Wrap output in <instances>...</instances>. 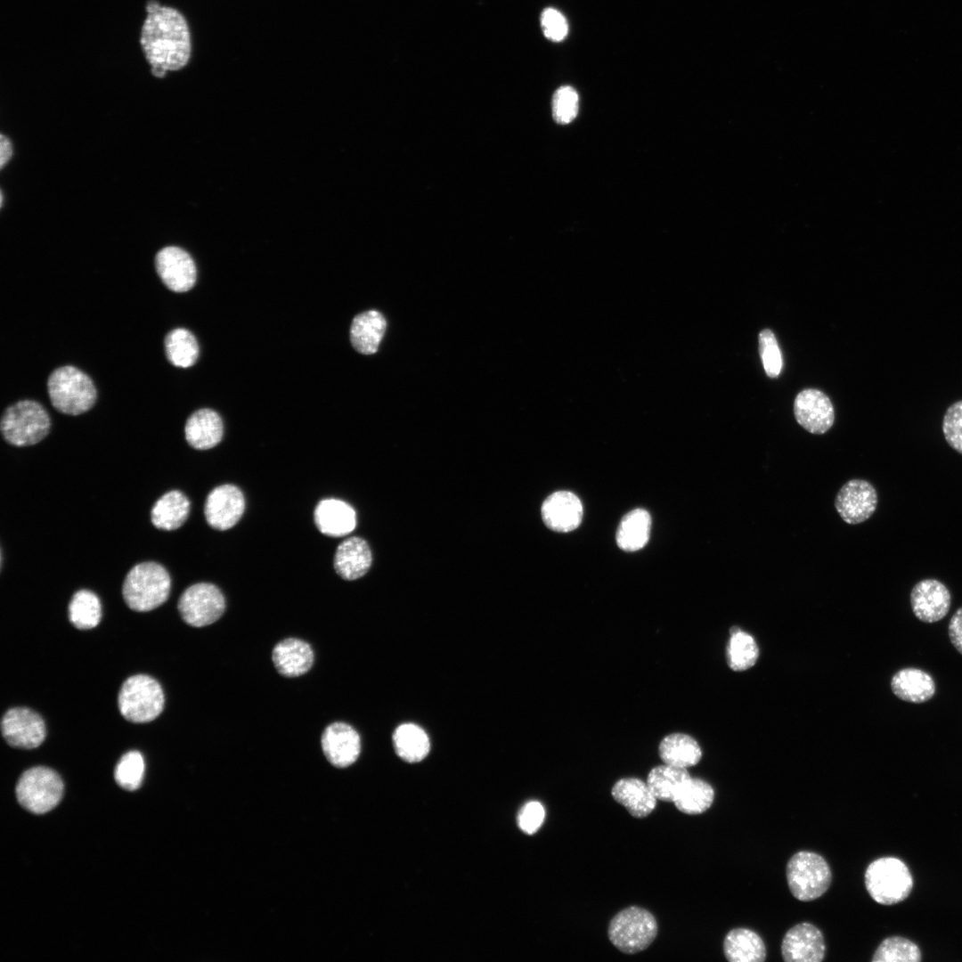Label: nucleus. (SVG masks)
Masks as SVG:
<instances>
[{
    "mask_svg": "<svg viewBox=\"0 0 962 962\" xmlns=\"http://www.w3.org/2000/svg\"><path fill=\"white\" fill-rule=\"evenodd\" d=\"M140 43L151 68L166 71L184 67L191 55L189 28L175 9L160 6L147 18L142 28Z\"/></svg>",
    "mask_w": 962,
    "mask_h": 962,
    "instance_id": "f257e3e1",
    "label": "nucleus"
},
{
    "mask_svg": "<svg viewBox=\"0 0 962 962\" xmlns=\"http://www.w3.org/2000/svg\"><path fill=\"white\" fill-rule=\"evenodd\" d=\"M171 578L166 568L156 562H143L133 567L126 575L122 594L126 604L137 612L151 611L168 598Z\"/></svg>",
    "mask_w": 962,
    "mask_h": 962,
    "instance_id": "f03ea898",
    "label": "nucleus"
},
{
    "mask_svg": "<svg viewBox=\"0 0 962 962\" xmlns=\"http://www.w3.org/2000/svg\"><path fill=\"white\" fill-rule=\"evenodd\" d=\"M53 406L60 412L78 415L90 410L97 397L96 388L88 375L67 365L55 369L47 380Z\"/></svg>",
    "mask_w": 962,
    "mask_h": 962,
    "instance_id": "7ed1b4c3",
    "label": "nucleus"
},
{
    "mask_svg": "<svg viewBox=\"0 0 962 962\" xmlns=\"http://www.w3.org/2000/svg\"><path fill=\"white\" fill-rule=\"evenodd\" d=\"M864 882L871 898L882 905L904 901L913 888V877L907 865L890 856L873 860L865 871Z\"/></svg>",
    "mask_w": 962,
    "mask_h": 962,
    "instance_id": "20e7f679",
    "label": "nucleus"
},
{
    "mask_svg": "<svg viewBox=\"0 0 962 962\" xmlns=\"http://www.w3.org/2000/svg\"><path fill=\"white\" fill-rule=\"evenodd\" d=\"M50 427L47 412L34 400H21L12 404L4 412L0 422L3 437L14 446L39 443L47 436Z\"/></svg>",
    "mask_w": 962,
    "mask_h": 962,
    "instance_id": "39448f33",
    "label": "nucleus"
},
{
    "mask_svg": "<svg viewBox=\"0 0 962 962\" xmlns=\"http://www.w3.org/2000/svg\"><path fill=\"white\" fill-rule=\"evenodd\" d=\"M786 876L791 893L801 901L819 898L832 882V872L827 860L809 851L798 852L789 859Z\"/></svg>",
    "mask_w": 962,
    "mask_h": 962,
    "instance_id": "423d86ee",
    "label": "nucleus"
},
{
    "mask_svg": "<svg viewBox=\"0 0 962 962\" xmlns=\"http://www.w3.org/2000/svg\"><path fill=\"white\" fill-rule=\"evenodd\" d=\"M164 692L152 677L137 674L123 683L118 697L122 716L132 722L143 723L156 719L164 708Z\"/></svg>",
    "mask_w": 962,
    "mask_h": 962,
    "instance_id": "0eeeda50",
    "label": "nucleus"
},
{
    "mask_svg": "<svg viewBox=\"0 0 962 962\" xmlns=\"http://www.w3.org/2000/svg\"><path fill=\"white\" fill-rule=\"evenodd\" d=\"M657 923L647 909L632 906L618 912L610 921L607 934L620 951L634 954L646 950L655 940Z\"/></svg>",
    "mask_w": 962,
    "mask_h": 962,
    "instance_id": "6e6552de",
    "label": "nucleus"
},
{
    "mask_svg": "<svg viewBox=\"0 0 962 962\" xmlns=\"http://www.w3.org/2000/svg\"><path fill=\"white\" fill-rule=\"evenodd\" d=\"M63 795V782L53 770L37 766L22 773L16 786L19 803L27 811L43 814L53 810Z\"/></svg>",
    "mask_w": 962,
    "mask_h": 962,
    "instance_id": "1a4fd4ad",
    "label": "nucleus"
},
{
    "mask_svg": "<svg viewBox=\"0 0 962 962\" xmlns=\"http://www.w3.org/2000/svg\"><path fill=\"white\" fill-rule=\"evenodd\" d=\"M183 620L192 627H204L217 621L224 613L225 599L221 591L209 583L188 587L178 601Z\"/></svg>",
    "mask_w": 962,
    "mask_h": 962,
    "instance_id": "9d476101",
    "label": "nucleus"
},
{
    "mask_svg": "<svg viewBox=\"0 0 962 962\" xmlns=\"http://www.w3.org/2000/svg\"><path fill=\"white\" fill-rule=\"evenodd\" d=\"M877 502V493L874 485L865 479L853 478L839 489L835 499V508L845 523L858 525L874 514Z\"/></svg>",
    "mask_w": 962,
    "mask_h": 962,
    "instance_id": "9b49d317",
    "label": "nucleus"
},
{
    "mask_svg": "<svg viewBox=\"0 0 962 962\" xmlns=\"http://www.w3.org/2000/svg\"><path fill=\"white\" fill-rule=\"evenodd\" d=\"M1 731L11 746L24 749L39 746L46 734L42 717L26 707L9 709L2 718Z\"/></svg>",
    "mask_w": 962,
    "mask_h": 962,
    "instance_id": "f8f14e48",
    "label": "nucleus"
},
{
    "mask_svg": "<svg viewBox=\"0 0 962 962\" xmlns=\"http://www.w3.org/2000/svg\"><path fill=\"white\" fill-rule=\"evenodd\" d=\"M155 266L162 282L172 291H188L196 282L194 261L181 248L169 246L160 249L155 257Z\"/></svg>",
    "mask_w": 962,
    "mask_h": 962,
    "instance_id": "ddd939ff",
    "label": "nucleus"
},
{
    "mask_svg": "<svg viewBox=\"0 0 962 962\" xmlns=\"http://www.w3.org/2000/svg\"><path fill=\"white\" fill-rule=\"evenodd\" d=\"M245 500L242 492L233 485H222L208 495L204 514L214 529L224 531L235 526L242 517Z\"/></svg>",
    "mask_w": 962,
    "mask_h": 962,
    "instance_id": "4468645a",
    "label": "nucleus"
},
{
    "mask_svg": "<svg viewBox=\"0 0 962 962\" xmlns=\"http://www.w3.org/2000/svg\"><path fill=\"white\" fill-rule=\"evenodd\" d=\"M825 953L826 945L821 931L808 922L791 927L781 942V955L787 962H820Z\"/></svg>",
    "mask_w": 962,
    "mask_h": 962,
    "instance_id": "2eb2a0df",
    "label": "nucleus"
},
{
    "mask_svg": "<svg viewBox=\"0 0 962 962\" xmlns=\"http://www.w3.org/2000/svg\"><path fill=\"white\" fill-rule=\"evenodd\" d=\"M794 414L797 423L814 435L826 433L835 421V411L830 399L823 392L814 388L804 389L796 395Z\"/></svg>",
    "mask_w": 962,
    "mask_h": 962,
    "instance_id": "dca6fc26",
    "label": "nucleus"
},
{
    "mask_svg": "<svg viewBox=\"0 0 962 962\" xmlns=\"http://www.w3.org/2000/svg\"><path fill=\"white\" fill-rule=\"evenodd\" d=\"M910 604L915 616L919 621L932 624L947 616L951 604V595L941 581L932 578L924 579L912 588Z\"/></svg>",
    "mask_w": 962,
    "mask_h": 962,
    "instance_id": "f3484780",
    "label": "nucleus"
},
{
    "mask_svg": "<svg viewBox=\"0 0 962 962\" xmlns=\"http://www.w3.org/2000/svg\"><path fill=\"white\" fill-rule=\"evenodd\" d=\"M322 752L328 762L337 768L353 764L361 753V738L349 724L335 722L329 724L321 738Z\"/></svg>",
    "mask_w": 962,
    "mask_h": 962,
    "instance_id": "a211bd4d",
    "label": "nucleus"
},
{
    "mask_svg": "<svg viewBox=\"0 0 962 962\" xmlns=\"http://www.w3.org/2000/svg\"><path fill=\"white\" fill-rule=\"evenodd\" d=\"M583 515V509L580 499L569 491L551 493L542 505L543 522L556 532L567 533L577 528Z\"/></svg>",
    "mask_w": 962,
    "mask_h": 962,
    "instance_id": "6ab92c4d",
    "label": "nucleus"
},
{
    "mask_svg": "<svg viewBox=\"0 0 962 962\" xmlns=\"http://www.w3.org/2000/svg\"><path fill=\"white\" fill-rule=\"evenodd\" d=\"M272 660L277 672L288 678L299 677L313 666L314 650L309 643L298 638H286L273 648Z\"/></svg>",
    "mask_w": 962,
    "mask_h": 962,
    "instance_id": "aec40b11",
    "label": "nucleus"
},
{
    "mask_svg": "<svg viewBox=\"0 0 962 962\" xmlns=\"http://www.w3.org/2000/svg\"><path fill=\"white\" fill-rule=\"evenodd\" d=\"M314 523L318 530L329 536L339 537L350 534L355 527V510L338 499H324L316 505Z\"/></svg>",
    "mask_w": 962,
    "mask_h": 962,
    "instance_id": "412c9836",
    "label": "nucleus"
},
{
    "mask_svg": "<svg viewBox=\"0 0 962 962\" xmlns=\"http://www.w3.org/2000/svg\"><path fill=\"white\" fill-rule=\"evenodd\" d=\"M893 693L901 700L913 704L929 701L935 694V682L925 671L906 667L896 672L891 680Z\"/></svg>",
    "mask_w": 962,
    "mask_h": 962,
    "instance_id": "4be33fe9",
    "label": "nucleus"
},
{
    "mask_svg": "<svg viewBox=\"0 0 962 962\" xmlns=\"http://www.w3.org/2000/svg\"><path fill=\"white\" fill-rule=\"evenodd\" d=\"M371 560L368 543L360 537L353 536L338 545L334 557V568L340 577L352 581L368 572Z\"/></svg>",
    "mask_w": 962,
    "mask_h": 962,
    "instance_id": "5701e85b",
    "label": "nucleus"
},
{
    "mask_svg": "<svg viewBox=\"0 0 962 962\" xmlns=\"http://www.w3.org/2000/svg\"><path fill=\"white\" fill-rule=\"evenodd\" d=\"M611 795L632 817L638 819L649 815L656 808L657 800L647 782L637 778L620 779L614 784Z\"/></svg>",
    "mask_w": 962,
    "mask_h": 962,
    "instance_id": "b1692460",
    "label": "nucleus"
},
{
    "mask_svg": "<svg viewBox=\"0 0 962 962\" xmlns=\"http://www.w3.org/2000/svg\"><path fill=\"white\" fill-rule=\"evenodd\" d=\"M224 433L220 416L211 409H200L187 420L184 427L187 443L197 450L213 448L221 441Z\"/></svg>",
    "mask_w": 962,
    "mask_h": 962,
    "instance_id": "393cba45",
    "label": "nucleus"
},
{
    "mask_svg": "<svg viewBox=\"0 0 962 962\" xmlns=\"http://www.w3.org/2000/svg\"><path fill=\"white\" fill-rule=\"evenodd\" d=\"M386 327V319L376 310L357 314L350 328V339L354 348L363 355L376 353Z\"/></svg>",
    "mask_w": 962,
    "mask_h": 962,
    "instance_id": "a878e982",
    "label": "nucleus"
},
{
    "mask_svg": "<svg viewBox=\"0 0 962 962\" xmlns=\"http://www.w3.org/2000/svg\"><path fill=\"white\" fill-rule=\"evenodd\" d=\"M723 953L730 962H762L766 947L758 933L751 929H731L723 941Z\"/></svg>",
    "mask_w": 962,
    "mask_h": 962,
    "instance_id": "bb28decb",
    "label": "nucleus"
},
{
    "mask_svg": "<svg viewBox=\"0 0 962 962\" xmlns=\"http://www.w3.org/2000/svg\"><path fill=\"white\" fill-rule=\"evenodd\" d=\"M189 512L188 498L181 491L173 490L163 494L154 503L151 511V520L158 529L175 530L183 525Z\"/></svg>",
    "mask_w": 962,
    "mask_h": 962,
    "instance_id": "cd10ccee",
    "label": "nucleus"
},
{
    "mask_svg": "<svg viewBox=\"0 0 962 962\" xmlns=\"http://www.w3.org/2000/svg\"><path fill=\"white\" fill-rule=\"evenodd\" d=\"M658 753L664 763L687 769L697 764L702 750L697 741L685 733H672L660 742Z\"/></svg>",
    "mask_w": 962,
    "mask_h": 962,
    "instance_id": "c85d7f7f",
    "label": "nucleus"
},
{
    "mask_svg": "<svg viewBox=\"0 0 962 962\" xmlns=\"http://www.w3.org/2000/svg\"><path fill=\"white\" fill-rule=\"evenodd\" d=\"M651 517L643 509H635L622 518L616 531V543L625 551L642 549L649 539Z\"/></svg>",
    "mask_w": 962,
    "mask_h": 962,
    "instance_id": "c756f323",
    "label": "nucleus"
},
{
    "mask_svg": "<svg viewBox=\"0 0 962 962\" xmlns=\"http://www.w3.org/2000/svg\"><path fill=\"white\" fill-rule=\"evenodd\" d=\"M393 742L397 755L407 762L422 761L430 750L427 733L414 723L399 725L394 731Z\"/></svg>",
    "mask_w": 962,
    "mask_h": 962,
    "instance_id": "7c9ffc66",
    "label": "nucleus"
},
{
    "mask_svg": "<svg viewBox=\"0 0 962 962\" xmlns=\"http://www.w3.org/2000/svg\"><path fill=\"white\" fill-rule=\"evenodd\" d=\"M689 778L686 769L664 763L649 771L647 784L656 799L673 803Z\"/></svg>",
    "mask_w": 962,
    "mask_h": 962,
    "instance_id": "2f4dec72",
    "label": "nucleus"
},
{
    "mask_svg": "<svg viewBox=\"0 0 962 962\" xmlns=\"http://www.w3.org/2000/svg\"><path fill=\"white\" fill-rule=\"evenodd\" d=\"M714 790L704 779L689 778L676 796L673 803L681 812L689 815L701 814L713 804Z\"/></svg>",
    "mask_w": 962,
    "mask_h": 962,
    "instance_id": "473e14b6",
    "label": "nucleus"
},
{
    "mask_svg": "<svg viewBox=\"0 0 962 962\" xmlns=\"http://www.w3.org/2000/svg\"><path fill=\"white\" fill-rule=\"evenodd\" d=\"M167 358L174 366L188 368L199 357V345L194 335L183 328L169 331L164 341Z\"/></svg>",
    "mask_w": 962,
    "mask_h": 962,
    "instance_id": "72a5a7b5",
    "label": "nucleus"
},
{
    "mask_svg": "<svg viewBox=\"0 0 962 962\" xmlns=\"http://www.w3.org/2000/svg\"><path fill=\"white\" fill-rule=\"evenodd\" d=\"M102 617V606L97 595L89 590L77 591L69 604V618L77 629L95 627Z\"/></svg>",
    "mask_w": 962,
    "mask_h": 962,
    "instance_id": "f704fd0d",
    "label": "nucleus"
},
{
    "mask_svg": "<svg viewBox=\"0 0 962 962\" xmlns=\"http://www.w3.org/2000/svg\"><path fill=\"white\" fill-rule=\"evenodd\" d=\"M759 648L753 636L739 630L731 633L727 645V663L733 671H745L754 665Z\"/></svg>",
    "mask_w": 962,
    "mask_h": 962,
    "instance_id": "c9c22d12",
    "label": "nucleus"
},
{
    "mask_svg": "<svg viewBox=\"0 0 962 962\" xmlns=\"http://www.w3.org/2000/svg\"><path fill=\"white\" fill-rule=\"evenodd\" d=\"M922 955L919 947L901 936H890L882 941L874 952L873 962H919Z\"/></svg>",
    "mask_w": 962,
    "mask_h": 962,
    "instance_id": "e433bc0d",
    "label": "nucleus"
},
{
    "mask_svg": "<svg viewBox=\"0 0 962 962\" xmlns=\"http://www.w3.org/2000/svg\"><path fill=\"white\" fill-rule=\"evenodd\" d=\"M144 769L143 754L135 750L129 751L122 755L116 765L115 780L126 790H136L142 785Z\"/></svg>",
    "mask_w": 962,
    "mask_h": 962,
    "instance_id": "4c0bfd02",
    "label": "nucleus"
},
{
    "mask_svg": "<svg viewBox=\"0 0 962 962\" xmlns=\"http://www.w3.org/2000/svg\"><path fill=\"white\" fill-rule=\"evenodd\" d=\"M578 94L572 86H564L558 88L552 97L554 120L563 125L570 123L578 113Z\"/></svg>",
    "mask_w": 962,
    "mask_h": 962,
    "instance_id": "58836bf2",
    "label": "nucleus"
},
{
    "mask_svg": "<svg viewBox=\"0 0 962 962\" xmlns=\"http://www.w3.org/2000/svg\"><path fill=\"white\" fill-rule=\"evenodd\" d=\"M759 353L767 376L777 378L782 369V357L775 335L770 329L759 333Z\"/></svg>",
    "mask_w": 962,
    "mask_h": 962,
    "instance_id": "ea45409f",
    "label": "nucleus"
},
{
    "mask_svg": "<svg viewBox=\"0 0 962 962\" xmlns=\"http://www.w3.org/2000/svg\"><path fill=\"white\" fill-rule=\"evenodd\" d=\"M942 432L948 444L962 454V400L947 409L942 420Z\"/></svg>",
    "mask_w": 962,
    "mask_h": 962,
    "instance_id": "a19ab883",
    "label": "nucleus"
},
{
    "mask_svg": "<svg viewBox=\"0 0 962 962\" xmlns=\"http://www.w3.org/2000/svg\"><path fill=\"white\" fill-rule=\"evenodd\" d=\"M541 26L546 38L560 42L568 33V24L565 16L558 10L547 7L541 13Z\"/></svg>",
    "mask_w": 962,
    "mask_h": 962,
    "instance_id": "79ce46f5",
    "label": "nucleus"
},
{
    "mask_svg": "<svg viewBox=\"0 0 962 962\" xmlns=\"http://www.w3.org/2000/svg\"><path fill=\"white\" fill-rule=\"evenodd\" d=\"M544 818L545 811L542 804L536 801H531L520 809L518 815V825L524 833L532 835L541 827Z\"/></svg>",
    "mask_w": 962,
    "mask_h": 962,
    "instance_id": "37998d69",
    "label": "nucleus"
},
{
    "mask_svg": "<svg viewBox=\"0 0 962 962\" xmlns=\"http://www.w3.org/2000/svg\"><path fill=\"white\" fill-rule=\"evenodd\" d=\"M949 638L956 648L962 655V607L951 616L948 625Z\"/></svg>",
    "mask_w": 962,
    "mask_h": 962,
    "instance_id": "c03bdc74",
    "label": "nucleus"
},
{
    "mask_svg": "<svg viewBox=\"0 0 962 962\" xmlns=\"http://www.w3.org/2000/svg\"><path fill=\"white\" fill-rule=\"evenodd\" d=\"M12 155L11 141L4 135H0V167L3 168Z\"/></svg>",
    "mask_w": 962,
    "mask_h": 962,
    "instance_id": "a18cd8bd",
    "label": "nucleus"
},
{
    "mask_svg": "<svg viewBox=\"0 0 962 962\" xmlns=\"http://www.w3.org/2000/svg\"><path fill=\"white\" fill-rule=\"evenodd\" d=\"M161 5L159 4V3L158 1H156V0L148 1L147 4H146V8H145L146 12H147V14L154 12Z\"/></svg>",
    "mask_w": 962,
    "mask_h": 962,
    "instance_id": "49530a36",
    "label": "nucleus"
}]
</instances>
